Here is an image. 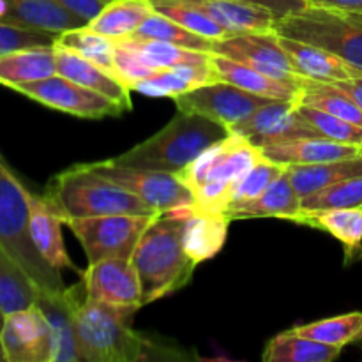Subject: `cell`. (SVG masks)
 Returning a JSON list of instances; mask_svg holds the SVG:
<instances>
[{
  "label": "cell",
  "instance_id": "obj_1",
  "mask_svg": "<svg viewBox=\"0 0 362 362\" xmlns=\"http://www.w3.org/2000/svg\"><path fill=\"white\" fill-rule=\"evenodd\" d=\"M73 308L78 350L87 362H138L158 357L154 341L133 331L136 310L115 308L88 299L83 283L66 288Z\"/></svg>",
  "mask_w": 362,
  "mask_h": 362
},
{
  "label": "cell",
  "instance_id": "obj_2",
  "mask_svg": "<svg viewBox=\"0 0 362 362\" xmlns=\"http://www.w3.org/2000/svg\"><path fill=\"white\" fill-rule=\"evenodd\" d=\"M186 211L189 209L156 216L134 247L131 262L140 278L145 306L184 288L193 278L197 264L182 244Z\"/></svg>",
  "mask_w": 362,
  "mask_h": 362
},
{
  "label": "cell",
  "instance_id": "obj_3",
  "mask_svg": "<svg viewBox=\"0 0 362 362\" xmlns=\"http://www.w3.org/2000/svg\"><path fill=\"white\" fill-rule=\"evenodd\" d=\"M64 225L71 219L113 214H156L145 202L115 180L87 165H74L57 173L45 191Z\"/></svg>",
  "mask_w": 362,
  "mask_h": 362
},
{
  "label": "cell",
  "instance_id": "obj_4",
  "mask_svg": "<svg viewBox=\"0 0 362 362\" xmlns=\"http://www.w3.org/2000/svg\"><path fill=\"white\" fill-rule=\"evenodd\" d=\"M228 136V129L209 117L179 112L161 131L112 161L134 168L179 173L211 145Z\"/></svg>",
  "mask_w": 362,
  "mask_h": 362
},
{
  "label": "cell",
  "instance_id": "obj_5",
  "mask_svg": "<svg viewBox=\"0 0 362 362\" xmlns=\"http://www.w3.org/2000/svg\"><path fill=\"white\" fill-rule=\"evenodd\" d=\"M0 246L23 269L39 293L62 296L60 271L39 255L28 230V189L0 154Z\"/></svg>",
  "mask_w": 362,
  "mask_h": 362
},
{
  "label": "cell",
  "instance_id": "obj_6",
  "mask_svg": "<svg viewBox=\"0 0 362 362\" xmlns=\"http://www.w3.org/2000/svg\"><path fill=\"white\" fill-rule=\"evenodd\" d=\"M278 35L320 46L362 69V13L308 6L300 13L279 18Z\"/></svg>",
  "mask_w": 362,
  "mask_h": 362
},
{
  "label": "cell",
  "instance_id": "obj_7",
  "mask_svg": "<svg viewBox=\"0 0 362 362\" xmlns=\"http://www.w3.org/2000/svg\"><path fill=\"white\" fill-rule=\"evenodd\" d=\"M158 214H113L71 219L66 225L80 240L88 264L106 258H131L145 228Z\"/></svg>",
  "mask_w": 362,
  "mask_h": 362
},
{
  "label": "cell",
  "instance_id": "obj_8",
  "mask_svg": "<svg viewBox=\"0 0 362 362\" xmlns=\"http://www.w3.org/2000/svg\"><path fill=\"white\" fill-rule=\"evenodd\" d=\"M90 165L98 173L115 180L117 184L136 194L156 214L193 207V193L177 173L124 166L112 159Z\"/></svg>",
  "mask_w": 362,
  "mask_h": 362
},
{
  "label": "cell",
  "instance_id": "obj_9",
  "mask_svg": "<svg viewBox=\"0 0 362 362\" xmlns=\"http://www.w3.org/2000/svg\"><path fill=\"white\" fill-rule=\"evenodd\" d=\"M18 94L57 112L69 113L81 119H103V117H119L127 112L122 105L113 99L78 85L60 74L45 78V80L30 81L13 88Z\"/></svg>",
  "mask_w": 362,
  "mask_h": 362
},
{
  "label": "cell",
  "instance_id": "obj_10",
  "mask_svg": "<svg viewBox=\"0 0 362 362\" xmlns=\"http://www.w3.org/2000/svg\"><path fill=\"white\" fill-rule=\"evenodd\" d=\"M262 158L264 156L257 145L239 134L228 133V136L211 145L177 175L193 193L197 187L207 182L232 184Z\"/></svg>",
  "mask_w": 362,
  "mask_h": 362
},
{
  "label": "cell",
  "instance_id": "obj_11",
  "mask_svg": "<svg viewBox=\"0 0 362 362\" xmlns=\"http://www.w3.org/2000/svg\"><path fill=\"white\" fill-rule=\"evenodd\" d=\"M173 101L179 112L209 117L228 129L233 124L240 122L257 112L260 106L278 101V99L257 95L228 81L219 80L194 88L187 94L177 95Z\"/></svg>",
  "mask_w": 362,
  "mask_h": 362
},
{
  "label": "cell",
  "instance_id": "obj_12",
  "mask_svg": "<svg viewBox=\"0 0 362 362\" xmlns=\"http://www.w3.org/2000/svg\"><path fill=\"white\" fill-rule=\"evenodd\" d=\"M212 53L239 60L260 73L285 81H300L303 76L293 71L288 55L274 30L237 32L230 37L214 41Z\"/></svg>",
  "mask_w": 362,
  "mask_h": 362
},
{
  "label": "cell",
  "instance_id": "obj_13",
  "mask_svg": "<svg viewBox=\"0 0 362 362\" xmlns=\"http://www.w3.org/2000/svg\"><path fill=\"white\" fill-rule=\"evenodd\" d=\"M296 105L293 101H272L260 106L250 117L228 127V133L246 138L258 148L297 138H322L320 133L300 117Z\"/></svg>",
  "mask_w": 362,
  "mask_h": 362
},
{
  "label": "cell",
  "instance_id": "obj_14",
  "mask_svg": "<svg viewBox=\"0 0 362 362\" xmlns=\"http://www.w3.org/2000/svg\"><path fill=\"white\" fill-rule=\"evenodd\" d=\"M80 278L88 299L136 311L145 306L140 278L131 258H106L88 264Z\"/></svg>",
  "mask_w": 362,
  "mask_h": 362
},
{
  "label": "cell",
  "instance_id": "obj_15",
  "mask_svg": "<svg viewBox=\"0 0 362 362\" xmlns=\"http://www.w3.org/2000/svg\"><path fill=\"white\" fill-rule=\"evenodd\" d=\"M0 343L6 362H52V332L37 304L4 317Z\"/></svg>",
  "mask_w": 362,
  "mask_h": 362
},
{
  "label": "cell",
  "instance_id": "obj_16",
  "mask_svg": "<svg viewBox=\"0 0 362 362\" xmlns=\"http://www.w3.org/2000/svg\"><path fill=\"white\" fill-rule=\"evenodd\" d=\"M64 219L45 193L34 194L28 191V230L32 243L42 258L57 271H73L81 274L83 271L71 262L62 239Z\"/></svg>",
  "mask_w": 362,
  "mask_h": 362
},
{
  "label": "cell",
  "instance_id": "obj_17",
  "mask_svg": "<svg viewBox=\"0 0 362 362\" xmlns=\"http://www.w3.org/2000/svg\"><path fill=\"white\" fill-rule=\"evenodd\" d=\"M0 23L62 34L88 25L57 0H0Z\"/></svg>",
  "mask_w": 362,
  "mask_h": 362
},
{
  "label": "cell",
  "instance_id": "obj_18",
  "mask_svg": "<svg viewBox=\"0 0 362 362\" xmlns=\"http://www.w3.org/2000/svg\"><path fill=\"white\" fill-rule=\"evenodd\" d=\"M279 42L288 55L293 71L308 80L334 83L339 80L362 76V69L359 67L352 66L341 57L334 55L320 46L285 37V35H279Z\"/></svg>",
  "mask_w": 362,
  "mask_h": 362
},
{
  "label": "cell",
  "instance_id": "obj_19",
  "mask_svg": "<svg viewBox=\"0 0 362 362\" xmlns=\"http://www.w3.org/2000/svg\"><path fill=\"white\" fill-rule=\"evenodd\" d=\"M262 156L283 166L318 165V163L339 161L362 154L359 145L338 144L325 138H297V140L278 141L260 148Z\"/></svg>",
  "mask_w": 362,
  "mask_h": 362
},
{
  "label": "cell",
  "instance_id": "obj_20",
  "mask_svg": "<svg viewBox=\"0 0 362 362\" xmlns=\"http://www.w3.org/2000/svg\"><path fill=\"white\" fill-rule=\"evenodd\" d=\"M55 66L57 74L60 76L113 99L126 110L131 108V88L90 60L83 59L71 49L55 46Z\"/></svg>",
  "mask_w": 362,
  "mask_h": 362
},
{
  "label": "cell",
  "instance_id": "obj_21",
  "mask_svg": "<svg viewBox=\"0 0 362 362\" xmlns=\"http://www.w3.org/2000/svg\"><path fill=\"white\" fill-rule=\"evenodd\" d=\"M212 67H214L216 74L221 81H228V83L237 85L244 90L264 95V98L278 99V101L297 103L304 81V78L300 81L278 80V78L260 73V71L253 69V67L246 66L239 60L216 55V53H212Z\"/></svg>",
  "mask_w": 362,
  "mask_h": 362
},
{
  "label": "cell",
  "instance_id": "obj_22",
  "mask_svg": "<svg viewBox=\"0 0 362 362\" xmlns=\"http://www.w3.org/2000/svg\"><path fill=\"white\" fill-rule=\"evenodd\" d=\"M232 219L226 214H198L186 211L184 214L182 244L187 257L194 264L214 258L223 250Z\"/></svg>",
  "mask_w": 362,
  "mask_h": 362
},
{
  "label": "cell",
  "instance_id": "obj_23",
  "mask_svg": "<svg viewBox=\"0 0 362 362\" xmlns=\"http://www.w3.org/2000/svg\"><path fill=\"white\" fill-rule=\"evenodd\" d=\"M212 81H219L218 74H216L214 67L211 64H204V66H179V67H168V69H159L152 73L151 76L144 78V80L136 81L131 87V92L136 90L140 94L148 95V98H173L177 95L187 94V92L194 90L198 87L212 83Z\"/></svg>",
  "mask_w": 362,
  "mask_h": 362
},
{
  "label": "cell",
  "instance_id": "obj_24",
  "mask_svg": "<svg viewBox=\"0 0 362 362\" xmlns=\"http://www.w3.org/2000/svg\"><path fill=\"white\" fill-rule=\"evenodd\" d=\"M35 304L45 313L52 332V362H78L81 361L78 350L76 327H74L73 308L66 292L62 296L37 293Z\"/></svg>",
  "mask_w": 362,
  "mask_h": 362
},
{
  "label": "cell",
  "instance_id": "obj_25",
  "mask_svg": "<svg viewBox=\"0 0 362 362\" xmlns=\"http://www.w3.org/2000/svg\"><path fill=\"white\" fill-rule=\"evenodd\" d=\"M225 214L232 221L251 218H281L299 223L303 205H300V197L293 189L285 170L260 197L235 211L225 212Z\"/></svg>",
  "mask_w": 362,
  "mask_h": 362
},
{
  "label": "cell",
  "instance_id": "obj_26",
  "mask_svg": "<svg viewBox=\"0 0 362 362\" xmlns=\"http://www.w3.org/2000/svg\"><path fill=\"white\" fill-rule=\"evenodd\" d=\"M57 74L55 45L32 46L0 55V85L11 88Z\"/></svg>",
  "mask_w": 362,
  "mask_h": 362
},
{
  "label": "cell",
  "instance_id": "obj_27",
  "mask_svg": "<svg viewBox=\"0 0 362 362\" xmlns=\"http://www.w3.org/2000/svg\"><path fill=\"white\" fill-rule=\"evenodd\" d=\"M186 2L193 4L232 34L274 30V23L278 20L265 7L251 6L237 0H186Z\"/></svg>",
  "mask_w": 362,
  "mask_h": 362
},
{
  "label": "cell",
  "instance_id": "obj_28",
  "mask_svg": "<svg viewBox=\"0 0 362 362\" xmlns=\"http://www.w3.org/2000/svg\"><path fill=\"white\" fill-rule=\"evenodd\" d=\"M286 175H288L296 193L303 200L324 187L362 175V154L356 158L339 159V161L318 163V165L286 166Z\"/></svg>",
  "mask_w": 362,
  "mask_h": 362
},
{
  "label": "cell",
  "instance_id": "obj_29",
  "mask_svg": "<svg viewBox=\"0 0 362 362\" xmlns=\"http://www.w3.org/2000/svg\"><path fill=\"white\" fill-rule=\"evenodd\" d=\"M297 225L324 230L345 246L346 262H354L362 244V207L303 211Z\"/></svg>",
  "mask_w": 362,
  "mask_h": 362
},
{
  "label": "cell",
  "instance_id": "obj_30",
  "mask_svg": "<svg viewBox=\"0 0 362 362\" xmlns=\"http://www.w3.org/2000/svg\"><path fill=\"white\" fill-rule=\"evenodd\" d=\"M127 48L133 49L136 53L138 59L141 60L145 67L156 73L159 69H168V67H179V66H204V64H211L212 53L207 52H197V49L184 48V46L172 45V42L165 41H154V39H117Z\"/></svg>",
  "mask_w": 362,
  "mask_h": 362
},
{
  "label": "cell",
  "instance_id": "obj_31",
  "mask_svg": "<svg viewBox=\"0 0 362 362\" xmlns=\"http://www.w3.org/2000/svg\"><path fill=\"white\" fill-rule=\"evenodd\" d=\"M341 350V346L315 341L292 329L274 336L265 346L262 359L265 362H331L338 359Z\"/></svg>",
  "mask_w": 362,
  "mask_h": 362
},
{
  "label": "cell",
  "instance_id": "obj_32",
  "mask_svg": "<svg viewBox=\"0 0 362 362\" xmlns=\"http://www.w3.org/2000/svg\"><path fill=\"white\" fill-rule=\"evenodd\" d=\"M152 13L151 0H112L88 27L117 41L131 37Z\"/></svg>",
  "mask_w": 362,
  "mask_h": 362
},
{
  "label": "cell",
  "instance_id": "obj_33",
  "mask_svg": "<svg viewBox=\"0 0 362 362\" xmlns=\"http://www.w3.org/2000/svg\"><path fill=\"white\" fill-rule=\"evenodd\" d=\"M55 46L71 49L83 59L90 60L95 66L103 67L110 74L115 73V41L99 32L92 30L88 25L73 30H66L57 35Z\"/></svg>",
  "mask_w": 362,
  "mask_h": 362
},
{
  "label": "cell",
  "instance_id": "obj_34",
  "mask_svg": "<svg viewBox=\"0 0 362 362\" xmlns=\"http://www.w3.org/2000/svg\"><path fill=\"white\" fill-rule=\"evenodd\" d=\"M297 105H308L313 108L324 110V112L332 113L343 120L357 124L362 127V110L341 88L325 81H315L304 78L303 87H300Z\"/></svg>",
  "mask_w": 362,
  "mask_h": 362
},
{
  "label": "cell",
  "instance_id": "obj_35",
  "mask_svg": "<svg viewBox=\"0 0 362 362\" xmlns=\"http://www.w3.org/2000/svg\"><path fill=\"white\" fill-rule=\"evenodd\" d=\"M37 288L23 269L0 246V311L4 315L35 304Z\"/></svg>",
  "mask_w": 362,
  "mask_h": 362
},
{
  "label": "cell",
  "instance_id": "obj_36",
  "mask_svg": "<svg viewBox=\"0 0 362 362\" xmlns=\"http://www.w3.org/2000/svg\"><path fill=\"white\" fill-rule=\"evenodd\" d=\"M131 37L172 42V45L184 46V48L207 53H212V46H214V41H212V39L194 34V32L187 30L182 25L173 21L172 18L156 13V11L140 25V28H138Z\"/></svg>",
  "mask_w": 362,
  "mask_h": 362
},
{
  "label": "cell",
  "instance_id": "obj_37",
  "mask_svg": "<svg viewBox=\"0 0 362 362\" xmlns=\"http://www.w3.org/2000/svg\"><path fill=\"white\" fill-rule=\"evenodd\" d=\"M285 170L286 166L278 165V163L271 161L267 158H262L260 161L255 163L250 170L240 173L232 182V187H230V205L226 212L235 211V209L243 207V205L250 204L255 198L260 197Z\"/></svg>",
  "mask_w": 362,
  "mask_h": 362
},
{
  "label": "cell",
  "instance_id": "obj_38",
  "mask_svg": "<svg viewBox=\"0 0 362 362\" xmlns=\"http://www.w3.org/2000/svg\"><path fill=\"white\" fill-rule=\"evenodd\" d=\"M151 4L156 13L165 14V16L172 18L173 21L182 25L187 30L194 32L198 35H204L207 39H212V41H221V39L233 35L232 32H228L225 27L216 23L212 18H209L207 14L202 13L198 7L186 2V0H151Z\"/></svg>",
  "mask_w": 362,
  "mask_h": 362
},
{
  "label": "cell",
  "instance_id": "obj_39",
  "mask_svg": "<svg viewBox=\"0 0 362 362\" xmlns=\"http://www.w3.org/2000/svg\"><path fill=\"white\" fill-rule=\"evenodd\" d=\"M293 331L306 336V338L315 339V341L343 349L345 345L357 341V338H359L362 331V313L354 311V313L325 318V320L313 322V324L293 327Z\"/></svg>",
  "mask_w": 362,
  "mask_h": 362
},
{
  "label": "cell",
  "instance_id": "obj_40",
  "mask_svg": "<svg viewBox=\"0 0 362 362\" xmlns=\"http://www.w3.org/2000/svg\"><path fill=\"white\" fill-rule=\"evenodd\" d=\"M303 211L362 207V175L345 179L300 200Z\"/></svg>",
  "mask_w": 362,
  "mask_h": 362
},
{
  "label": "cell",
  "instance_id": "obj_41",
  "mask_svg": "<svg viewBox=\"0 0 362 362\" xmlns=\"http://www.w3.org/2000/svg\"><path fill=\"white\" fill-rule=\"evenodd\" d=\"M296 108L300 113V117L308 120L325 140L362 147V127L357 126V124L339 119L332 113L313 108V106L296 105Z\"/></svg>",
  "mask_w": 362,
  "mask_h": 362
},
{
  "label": "cell",
  "instance_id": "obj_42",
  "mask_svg": "<svg viewBox=\"0 0 362 362\" xmlns=\"http://www.w3.org/2000/svg\"><path fill=\"white\" fill-rule=\"evenodd\" d=\"M59 34L34 28L18 27L11 23H0V55L32 46H53Z\"/></svg>",
  "mask_w": 362,
  "mask_h": 362
},
{
  "label": "cell",
  "instance_id": "obj_43",
  "mask_svg": "<svg viewBox=\"0 0 362 362\" xmlns=\"http://www.w3.org/2000/svg\"><path fill=\"white\" fill-rule=\"evenodd\" d=\"M237 2L251 4V6H260L271 11L276 18H285L290 14L300 13L308 7L306 0H237Z\"/></svg>",
  "mask_w": 362,
  "mask_h": 362
},
{
  "label": "cell",
  "instance_id": "obj_44",
  "mask_svg": "<svg viewBox=\"0 0 362 362\" xmlns=\"http://www.w3.org/2000/svg\"><path fill=\"white\" fill-rule=\"evenodd\" d=\"M62 7L90 23L112 0H57Z\"/></svg>",
  "mask_w": 362,
  "mask_h": 362
},
{
  "label": "cell",
  "instance_id": "obj_45",
  "mask_svg": "<svg viewBox=\"0 0 362 362\" xmlns=\"http://www.w3.org/2000/svg\"><path fill=\"white\" fill-rule=\"evenodd\" d=\"M332 85H336L338 88H341L354 103L362 110V76L359 78H350V80H339L334 81Z\"/></svg>",
  "mask_w": 362,
  "mask_h": 362
},
{
  "label": "cell",
  "instance_id": "obj_46",
  "mask_svg": "<svg viewBox=\"0 0 362 362\" xmlns=\"http://www.w3.org/2000/svg\"><path fill=\"white\" fill-rule=\"evenodd\" d=\"M306 2L308 6L332 7V9L357 11V13H362V0H306Z\"/></svg>",
  "mask_w": 362,
  "mask_h": 362
},
{
  "label": "cell",
  "instance_id": "obj_47",
  "mask_svg": "<svg viewBox=\"0 0 362 362\" xmlns=\"http://www.w3.org/2000/svg\"><path fill=\"white\" fill-rule=\"evenodd\" d=\"M0 362H6V356H4V349H2V343H0Z\"/></svg>",
  "mask_w": 362,
  "mask_h": 362
},
{
  "label": "cell",
  "instance_id": "obj_48",
  "mask_svg": "<svg viewBox=\"0 0 362 362\" xmlns=\"http://www.w3.org/2000/svg\"><path fill=\"white\" fill-rule=\"evenodd\" d=\"M361 255H362V244H361L359 251H357V255H356V258H354V260H359V258H361Z\"/></svg>",
  "mask_w": 362,
  "mask_h": 362
},
{
  "label": "cell",
  "instance_id": "obj_49",
  "mask_svg": "<svg viewBox=\"0 0 362 362\" xmlns=\"http://www.w3.org/2000/svg\"><path fill=\"white\" fill-rule=\"evenodd\" d=\"M4 317H6V315H4L2 311H0V329H2V325H4Z\"/></svg>",
  "mask_w": 362,
  "mask_h": 362
},
{
  "label": "cell",
  "instance_id": "obj_50",
  "mask_svg": "<svg viewBox=\"0 0 362 362\" xmlns=\"http://www.w3.org/2000/svg\"><path fill=\"white\" fill-rule=\"evenodd\" d=\"M357 341H362V331H361V334H359V338H357Z\"/></svg>",
  "mask_w": 362,
  "mask_h": 362
},
{
  "label": "cell",
  "instance_id": "obj_51",
  "mask_svg": "<svg viewBox=\"0 0 362 362\" xmlns=\"http://www.w3.org/2000/svg\"><path fill=\"white\" fill-rule=\"evenodd\" d=\"M359 260H362V255H361V258H359Z\"/></svg>",
  "mask_w": 362,
  "mask_h": 362
}]
</instances>
